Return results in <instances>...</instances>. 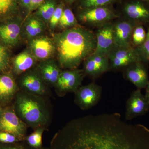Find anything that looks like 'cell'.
<instances>
[{"label":"cell","instance_id":"obj_1","mask_svg":"<svg viewBox=\"0 0 149 149\" xmlns=\"http://www.w3.org/2000/svg\"><path fill=\"white\" fill-rule=\"evenodd\" d=\"M47 149H149V128L118 113L90 115L68 123Z\"/></svg>","mask_w":149,"mask_h":149},{"label":"cell","instance_id":"obj_2","mask_svg":"<svg viewBox=\"0 0 149 149\" xmlns=\"http://www.w3.org/2000/svg\"><path fill=\"white\" fill-rule=\"evenodd\" d=\"M58 64L62 68L77 69L80 63L94 53L95 35L92 31L80 26L54 34Z\"/></svg>","mask_w":149,"mask_h":149},{"label":"cell","instance_id":"obj_3","mask_svg":"<svg viewBox=\"0 0 149 149\" xmlns=\"http://www.w3.org/2000/svg\"><path fill=\"white\" fill-rule=\"evenodd\" d=\"M15 111L27 125L36 129L49 122L50 115L43 97L22 91L17 93Z\"/></svg>","mask_w":149,"mask_h":149},{"label":"cell","instance_id":"obj_4","mask_svg":"<svg viewBox=\"0 0 149 149\" xmlns=\"http://www.w3.org/2000/svg\"><path fill=\"white\" fill-rule=\"evenodd\" d=\"M23 22L18 15L0 22V42L8 48L16 46L22 37Z\"/></svg>","mask_w":149,"mask_h":149},{"label":"cell","instance_id":"obj_5","mask_svg":"<svg viewBox=\"0 0 149 149\" xmlns=\"http://www.w3.org/2000/svg\"><path fill=\"white\" fill-rule=\"evenodd\" d=\"M27 125L17 114L15 111L10 108L3 111L0 116V132L13 134L21 141L25 140Z\"/></svg>","mask_w":149,"mask_h":149},{"label":"cell","instance_id":"obj_6","mask_svg":"<svg viewBox=\"0 0 149 149\" xmlns=\"http://www.w3.org/2000/svg\"><path fill=\"white\" fill-rule=\"evenodd\" d=\"M109 70L123 69L137 62L142 61L136 48L113 47L107 55Z\"/></svg>","mask_w":149,"mask_h":149},{"label":"cell","instance_id":"obj_7","mask_svg":"<svg viewBox=\"0 0 149 149\" xmlns=\"http://www.w3.org/2000/svg\"><path fill=\"white\" fill-rule=\"evenodd\" d=\"M84 73L83 70H67L62 71L55 86L60 94L76 93L81 85Z\"/></svg>","mask_w":149,"mask_h":149},{"label":"cell","instance_id":"obj_8","mask_svg":"<svg viewBox=\"0 0 149 149\" xmlns=\"http://www.w3.org/2000/svg\"><path fill=\"white\" fill-rule=\"evenodd\" d=\"M19 85L22 91L34 95L43 97L48 93L47 85L35 68L22 74Z\"/></svg>","mask_w":149,"mask_h":149},{"label":"cell","instance_id":"obj_9","mask_svg":"<svg viewBox=\"0 0 149 149\" xmlns=\"http://www.w3.org/2000/svg\"><path fill=\"white\" fill-rule=\"evenodd\" d=\"M102 92L101 87L95 83L82 86L75 93L74 102L81 109H90L98 103Z\"/></svg>","mask_w":149,"mask_h":149},{"label":"cell","instance_id":"obj_10","mask_svg":"<svg viewBox=\"0 0 149 149\" xmlns=\"http://www.w3.org/2000/svg\"><path fill=\"white\" fill-rule=\"evenodd\" d=\"M28 48L37 61L52 58L56 53L53 39L43 35L29 40Z\"/></svg>","mask_w":149,"mask_h":149},{"label":"cell","instance_id":"obj_11","mask_svg":"<svg viewBox=\"0 0 149 149\" xmlns=\"http://www.w3.org/2000/svg\"><path fill=\"white\" fill-rule=\"evenodd\" d=\"M123 11L127 19L138 24L149 26V2L131 0L124 6Z\"/></svg>","mask_w":149,"mask_h":149},{"label":"cell","instance_id":"obj_12","mask_svg":"<svg viewBox=\"0 0 149 149\" xmlns=\"http://www.w3.org/2000/svg\"><path fill=\"white\" fill-rule=\"evenodd\" d=\"M118 17L113 11L106 6L84 9L78 16L79 20L83 23L100 25Z\"/></svg>","mask_w":149,"mask_h":149},{"label":"cell","instance_id":"obj_13","mask_svg":"<svg viewBox=\"0 0 149 149\" xmlns=\"http://www.w3.org/2000/svg\"><path fill=\"white\" fill-rule=\"evenodd\" d=\"M149 111V103L141 93V90L137 89L131 93L126 102L125 120L144 115Z\"/></svg>","mask_w":149,"mask_h":149},{"label":"cell","instance_id":"obj_14","mask_svg":"<svg viewBox=\"0 0 149 149\" xmlns=\"http://www.w3.org/2000/svg\"><path fill=\"white\" fill-rule=\"evenodd\" d=\"M113 24L107 22L101 24L95 35L96 46L93 54L107 56L114 47Z\"/></svg>","mask_w":149,"mask_h":149},{"label":"cell","instance_id":"obj_15","mask_svg":"<svg viewBox=\"0 0 149 149\" xmlns=\"http://www.w3.org/2000/svg\"><path fill=\"white\" fill-rule=\"evenodd\" d=\"M138 24L127 19L113 24V47H132L131 37L133 29Z\"/></svg>","mask_w":149,"mask_h":149},{"label":"cell","instance_id":"obj_16","mask_svg":"<svg viewBox=\"0 0 149 149\" xmlns=\"http://www.w3.org/2000/svg\"><path fill=\"white\" fill-rule=\"evenodd\" d=\"M147 64L137 62L124 68V77L139 90L145 89L149 82Z\"/></svg>","mask_w":149,"mask_h":149},{"label":"cell","instance_id":"obj_17","mask_svg":"<svg viewBox=\"0 0 149 149\" xmlns=\"http://www.w3.org/2000/svg\"><path fill=\"white\" fill-rule=\"evenodd\" d=\"M109 67L107 56L93 53L84 61L83 70L85 75L96 78L107 72Z\"/></svg>","mask_w":149,"mask_h":149},{"label":"cell","instance_id":"obj_18","mask_svg":"<svg viewBox=\"0 0 149 149\" xmlns=\"http://www.w3.org/2000/svg\"><path fill=\"white\" fill-rule=\"evenodd\" d=\"M35 68L47 85L55 87L62 71L54 60L52 58L40 61Z\"/></svg>","mask_w":149,"mask_h":149},{"label":"cell","instance_id":"obj_19","mask_svg":"<svg viewBox=\"0 0 149 149\" xmlns=\"http://www.w3.org/2000/svg\"><path fill=\"white\" fill-rule=\"evenodd\" d=\"M46 29V24L45 22L30 14L26 17L23 22L22 28V35L27 40L42 35Z\"/></svg>","mask_w":149,"mask_h":149},{"label":"cell","instance_id":"obj_20","mask_svg":"<svg viewBox=\"0 0 149 149\" xmlns=\"http://www.w3.org/2000/svg\"><path fill=\"white\" fill-rule=\"evenodd\" d=\"M37 60L28 48L19 53L13 59V70L14 73L19 75L32 69Z\"/></svg>","mask_w":149,"mask_h":149},{"label":"cell","instance_id":"obj_21","mask_svg":"<svg viewBox=\"0 0 149 149\" xmlns=\"http://www.w3.org/2000/svg\"><path fill=\"white\" fill-rule=\"evenodd\" d=\"M17 84L11 73L0 74V103L9 102L17 93Z\"/></svg>","mask_w":149,"mask_h":149},{"label":"cell","instance_id":"obj_22","mask_svg":"<svg viewBox=\"0 0 149 149\" xmlns=\"http://www.w3.org/2000/svg\"><path fill=\"white\" fill-rule=\"evenodd\" d=\"M19 0H0V22L18 15Z\"/></svg>","mask_w":149,"mask_h":149},{"label":"cell","instance_id":"obj_23","mask_svg":"<svg viewBox=\"0 0 149 149\" xmlns=\"http://www.w3.org/2000/svg\"><path fill=\"white\" fill-rule=\"evenodd\" d=\"M56 7V0H45L37 8L34 14L47 24Z\"/></svg>","mask_w":149,"mask_h":149},{"label":"cell","instance_id":"obj_24","mask_svg":"<svg viewBox=\"0 0 149 149\" xmlns=\"http://www.w3.org/2000/svg\"><path fill=\"white\" fill-rule=\"evenodd\" d=\"M77 25V19L72 10L69 8L65 9L59 22L58 28L63 30L78 26Z\"/></svg>","mask_w":149,"mask_h":149},{"label":"cell","instance_id":"obj_25","mask_svg":"<svg viewBox=\"0 0 149 149\" xmlns=\"http://www.w3.org/2000/svg\"><path fill=\"white\" fill-rule=\"evenodd\" d=\"M45 130V127H39L36 128L31 134L26 136L25 140L28 146L35 149L42 148L43 134Z\"/></svg>","mask_w":149,"mask_h":149},{"label":"cell","instance_id":"obj_26","mask_svg":"<svg viewBox=\"0 0 149 149\" xmlns=\"http://www.w3.org/2000/svg\"><path fill=\"white\" fill-rule=\"evenodd\" d=\"M146 36L143 25L138 24L134 29L131 37V44L132 47L137 48L141 46L144 42Z\"/></svg>","mask_w":149,"mask_h":149},{"label":"cell","instance_id":"obj_27","mask_svg":"<svg viewBox=\"0 0 149 149\" xmlns=\"http://www.w3.org/2000/svg\"><path fill=\"white\" fill-rule=\"evenodd\" d=\"M10 54L9 48L0 42V72L5 71L9 66Z\"/></svg>","mask_w":149,"mask_h":149},{"label":"cell","instance_id":"obj_28","mask_svg":"<svg viewBox=\"0 0 149 149\" xmlns=\"http://www.w3.org/2000/svg\"><path fill=\"white\" fill-rule=\"evenodd\" d=\"M141 61L146 64L149 63V26L146 32V39L140 47L136 48Z\"/></svg>","mask_w":149,"mask_h":149},{"label":"cell","instance_id":"obj_29","mask_svg":"<svg viewBox=\"0 0 149 149\" xmlns=\"http://www.w3.org/2000/svg\"><path fill=\"white\" fill-rule=\"evenodd\" d=\"M115 1V0H83L81 5L84 9L106 6Z\"/></svg>","mask_w":149,"mask_h":149},{"label":"cell","instance_id":"obj_30","mask_svg":"<svg viewBox=\"0 0 149 149\" xmlns=\"http://www.w3.org/2000/svg\"><path fill=\"white\" fill-rule=\"evenodd\" d=\"M63 10L64 9L63 5L61 4L57 6L48 24L50 29L52 31L54 30L56 27L58 26L59 22L61 18Z\"/></svg>","mask_w":149,"mask_h":149},{"label":"cell","instance_id":"obj_31","mask_svg":"<svg viewBox=\"0 0 149 149\" xmlns=\"http://www.w3.org/2000/svg\"><path fill=\"white\" fill-rule=\"evenodd\" d=\"M21 142L16 136L7 132H0V143L13 144Z\"/></svg>","mask_w":149,"mask_h":149},{"label":"cell","instance_id":"obj_32","mask_svg":"<svg viewBox=\"0 0 149 149\" xmlns=\"http://www.w3.org/2000/svg\"><path fill=\"white\" fill-rule=\"evenodd\" d=\"M45 1V0H31L30 10H29V13L27 15L30 14L33 11L36 10Z\"/></svg>","mask_w":149,"mask_h":149},{"label":"cell","instance_id":"obj_33","mask_svg":"<svg viewBox=\"0 0 149 149\" xmlns=\"http://www.w3.org/2000/svg\"><path fill=\"white\" fill-rule=\"evenodd\" d=\"M0 149H28L24 144H13L8 146L3 147L0 146Z\"/></svg>","mask_w":149,"mask_h":149},{"label":"cell","instance_id":"obj_34","mask_svg":"<svg viewBox=\"0 0 149 149\" xmlns=\"http://www.w3.org/2000/svg\"><path fill=\"white\" fill-rule=\"evenodd\" d=\"M19 2L20 6L27 11L28 15L31 6V0H19Z\"/></svg>","mask_w":149,"mask_h":149},{"label":"cell","instance_id":"obj_35","mask_svg":"<svg viewBox=\"0 0 149 149\" xmlns=\"http://www.w3.org/2000/svg\"><path fill=\"white\" fill-rule=\"evenodd\" d=\"M145 89H146V94H145L144 96H145L146 99L147 101L149 103V82Z\"/></svg>","mask_w":149,"mask_h":149},{"label":"cell","instance_id":"obj_36","mask_svg":"<svg viewBox=\"0 0 149 149\" xmlns=\"http://www.w3.org/2000/svg\"><path fill=\"white\" fill-rule=\"evenodd\" d=\"M3 111L1 107V105H0V116H1V115L2 113V112Z\"/></svg>","mask_w":149,"mask_h":149},{"label":"cell","instance_id":"obj_37","mask_svg":"<svg viewBox=\"0 0 149 149\" xmlns=\"http://www.w3.org/2000/svg\"><path fill=\"white\" fill-rule=\"evenodd\" d=\"M75 1V0H68V1H69V3H72L73 2V1Z\"/></svg>","mask_w":149,"mask_h":149},{"label":"cell","instance_id":"obj_38","mask_svg":"<svg viewBox=\"0 0 149 149\" xmlns=\"http://www.w3.org/2000/svg\"><path fill=\"white\" fill-rule=\"evenodd\" d=\"M29 147V148H28V149H43L42 148L41 149H35V148H30V147Z\"/></svg>","mask_w":149,"mask_h":149},{"label":"cell","instance_id":"obj_39","mask_svg":"<svg viewBox=\"0 0 149 149\" xmlns=\"http://www.w3.org/2000/svg\"><path fill=\"white\" fill-rule=\"evenodd\" d=\"M145 1H149V0H145Z\"/></svg>","mask_w":149,"mask_h":149}]
</instances>
